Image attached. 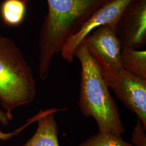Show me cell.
<instances>
[{
    "instance_id": "4fadbf2b",
    "label": "cell",
    "mask_w": 146,
    "mask_h": 146,
    "mask_svg": "<svg viewBox=\"0 0 146 146\" xmlns=\"http://www.w3.org/2000/svg\"><path fill=\"white\" fill-rule=\"evenodd\" d=\"M36 121L35 117H33L31 119H29L28 120L27 123L23 126H22L20 128H19L18 129L14 131L13 132H11V133H4L2 131L0 130V140H2V141H7V140H9V139H11L13 136L17 135V134H19L21 131L23 130L25 128H26L28 125H31L33 122H35Z\"/></svg>"
},
{
    "instance_id": "8992f818",
    "label": "cell",
    "mask_w": 146,
    "mask_h": 146,
    "mask_svg": "<svg viewBox=\"0 0 146 146\" xmlns=\"http://www.w3.org/2000/svg\"><path fill=\"white\" fill-rule=\"evenodd\" d=\"M115 31L122 47L136 50L146 44V0H132L121 15Z\"/></svg>"
},
{
    "instance_id": "52a82bcc",
    "label": "cell",
    "mask_w": 146,
    "mask_h": 146,
    "mask_svg": "<svg viewBox=\"0 0 146 146\" xmlns=\"http://www.w3.org/2000/svg\"><path fill=\"white\" fill-rule=\"evenodd\" d=\"M131 1L112 0L96 11L63 47L61 52L62 58L68 62H72L76 47L92 31L105 25L116 27L123 11Z\"/></svg>"
},
{
    "instance_id": "8fae6325",
    "label": "cell",
    "mask_w": 146,
    "mask_h": 146,
    "mask_svg": "<svg viewBox=\"0 0 146 146\" xmlns=\"http://www.w3.org/2000/svg\"><path fill=\"white\" fill-rule=\"evenodd\" d=\"M78 146H133L131 143L125 141L122 136L99 131L81 143Z\"/></svg>"
},
{
    "instance_id": "5b68a950",
    "label": "cell",
    "mask_w": 146,
    "mask_h": 146,
    "mask_svg": "<svg viewBox=\"0 0 146 146\" xmlns=\"http://www.w3.org/2000/svg\"><path fill=\"white\" fill-rule=\"evenodd\" d=\"M115 28L112 25L100 27L82 41L100 69L116 71L123 69L121 62L122 46L116 35Z\"/></svg>"
},
{
    "instance_id": "3957f363",
    "label": "cell",
    "mask_w": 146,
    "mask_h": 146,
    "mask_svg": "<svg viewBox=\"0 0 146 146\" xmlns=\"http://www.w3.org/2000/svg\"><path fill=\"white\" fill-rule=\"evenodd\" d=\"M36 82L20 48L11 38L0 35V104L8 120L16 108L31 103Z\"/></svg>"
},
{
    "instance_id": "7a4b0ae2",
    "label": "cell",
    "mask_w": 146,
    "mask_h": 146,
    "mask_svg": "<svg viewBox=\"0 0 146 146\" xmlns=\"http://www.w3.org/2000/svg\"><path fill=\"white\" fill-rule=\"evenodd\" d=\"M74 56L78 59L81 67L78 102L81 113L94 118L100 132L122 135L125 129L119 107L110 93L98 64L83 41L76 47Z\"/></svg>"
},
{
    "instance_id": "6da1fadb",
    "label": "cell",
    "mask_w": 146,
    "mask_h": 146,
    "mask_svg": "<svg viewBox=\"0 0 146 146\" xmlns=\"http://www.w3.org/2000/svg\"><path fill=\"white\" fill-rule=\"evenodd\" d=\"M48 12L40 32L38 75L47 78L54 56L94 13L112 0H47Z\"/></svg>"
},
{
    "instance_id": "30bf717a",
    "label": "cell",
    "mask_w": 146,
    "mask_h": 146,
    "mask_svg": "<svg viewBox=\"0 0 146 146\" xmlns=\"http://www.w3.org/2000/svg\"><path fill=\"white\" fill-rule=\"evenodd\" d=\"M28 0H5L1 7V14L6 25L15 27L23 22L26 14Z\"/></svg>"
},
{
    "instance_id": "7c38bea8",
    "label": "cell",
    "mask_w": 146,
    "mask_h": 146,
    "mask_svg": "<svg viewBox=\"0 0 146 146\" xmlns=\"http://www.w3.org/2000/svg\"><path fill=\"white\" fill-rule=\"evenodd\" d=\"M146 129L137 119L132 133L131 141L133 146H146Z\"/></svg>"
},
{
    "instance_id": "277c9868",
    "label": "cell",
    "mask_w": 146,
    "mask_h": 146,
    "mask_svg": "<svg viewBox=\"0 0 146 146\" xmlns=\"http://www.w3.org/2000/svg\"><path fill=\"white\" fill-rule=\"evenodd\" d=\"M100 70L108 88L126 108L135 114L146 129V80L137 78L124 69Z\"/></svg>"
},
{
    "instance_id": "ba28073f",
    "label": "cell",
    "mask_w": 146,
    "mask_h": 146,
    "mask_svg": "<svg viewBox=\"0 0 146 146\" xmlns=\"http://www.w3.org/2000/svg\"><path fill=\"white\" fill-rule=\"evenodd\" d=\"M60 110L51 108L38 112L37 128L34 135L23 146H60L55 113Z\"/></svg>"
},
{
    "instance_id": "5bb4252c",
    "label": "cell",
    "mask_w": 146,
    "mask_h": 146,
    "mask_svg": "<svg viewBox=\"0 0 146 146\" xmlns=\"http://www.w3.org/2000/svg\"><path fill=\"white\" fill-rule=\"evenodd\" d=\"M0 122L3 125H7L9 122L6 117L5 113H4L1 110H0Z\"/></svg>"
},
{
    "instance_id": "9c48e42d",
    "label": "cell",
    "mask_w": 146,
    "mask_h": 146,
    "mask_svg": "<svg viewBox=\"0 0 146 146\" xmlns=\"http://www.w3.org/2000/svg\"><path fill=\"white\" fill-rule=\"evenodd\" d=\"M121 62L123 69L137 78L146 80V51L122 47Z\"/></svg>"
}]
</instances>
